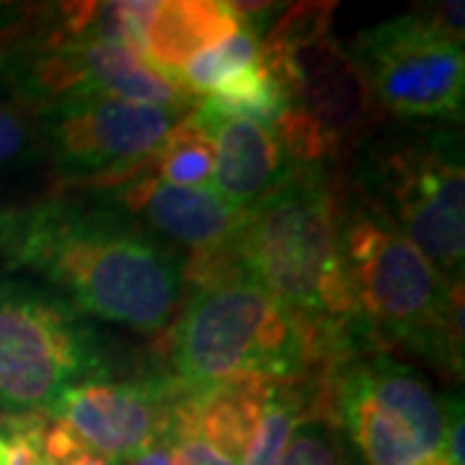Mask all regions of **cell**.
I'll return each mask as SVG.
<instances>
[{
	"mask_svg": "<svg viewBox=\"0 0 465 465\" xmlns=\"http://www.w3.org/2000/svg\"><path fill=\"white\" fill-rule=\"evenodd\" d=\"M0 259L42 277L84 316L161 331L182 311L183 264L99 192L0 210Z\"/></svg>",
	"mask_w": 465,
	"mask_h": 465,
	"instance_id": "cell-1",
	"label": "cell"
},
{
	"mask_svg": "<svg viewBox=\"0 0 465 465\" xmlns=\"http://www.w3.org/2000/svg\"><path fill=\"white\" fill-rule=\"evenodd\" d=\"M339 179L326 163L290 166L243 213L238 264L305 331L372 347L339 249Z\"/></svg>",
	"mask_w": 465,
	"mask_h": 465,
	"instance_id": "cell-2",
	"label": "cell"
},
{
	"mask_svg": "<svg viewBox=\"0 0 465 465\" xmlns=\"http://www.w3.org/2000/svg\"><path fill=\"white\" fill-rule=\"evenodd\" d=\"M339 249L370 339L460 375L463 284L448 282L349 183H339Z\"/></svg>",
	"mask_w": 465,
	"mask_h": 465,
	"instance_id": "cell-3",
	"label": "cell"
},
{
	"mask_svg": "<svg viewBox=\"0 0 465 465\" xmlns=\"http://www.w3.org/2000/svg\"><path fill=\"white\" fill-rule=\"evenodd\" d=\"M357 158L354 189L393 223L452 284H463V140L450 124L414 122L372 133Z\"/></svg>",
	"mask_w": 465,
	"mask_h": 465,
	"instance_id": "cell-4",
	"label": "cell"
},
{
	"mask_svg": "<svg viewBox=\"0 0 465 465\" xmlns=\"http://www.w3.org/2000/svg\"><path fill=\"white\" fill-rule=\"evenodd\" d=\"M171 385L182 396L243 378L295 381L308 370L295 318L249 277L200 287L171 331Z\"/></svg>",
	"mask_w": 465,
	"mask_h": 465,
	"instance_id": "cell-5",
	"label": "cell"
},
{
	"mask_svg": "<svg viewBox=\"0 0 465 465\" xmlns=\"http://www.w3.org/2000/svg\"><path fill=\"white\" fill-rule=\"evenodd\" d=\"M96 329L50 287L0 277V409L47 414L67 391L101 381Z\"/></svg>",
	"mask_w": 465,
	"mask_h": 465,
	"instance_id": "cell-6",
	"label": "cell"
},
{
	"mask_svg": "<svg viewBox=\"0 0 465 465\" xmlns=\"http://www.w3.org/2000/svg\"><path fill=\"white\" fill-rule=\"evenodd\" d=\"M331 414L365 465H450L448 401L388 354L370 349L336 370Z\"/></svg>",
	"mask_w": 465,
	"mask_h": 465,
	"instance_id": "cell-7",
	"label": "cell"
},
{
	"mask_svg": "<svg viewBox=\"0 0 465 465\" xmlns=\"http://www.w3.org/2000/svg\"><path fill=\"white\" fill-rule=\"evenodd\" d=\"M351 57L382 112L430 124L463 116V42L445 29L437 8L367 29Z\"/></svg>",
	"mask_w": 465,
	"mask_h": 465,
	"instance_id": "cell-8",
	"label": "cell"
},
{
	"mask_svg": "<svg viewBox=\"0 0 465 465\" xmlns=\"http://www.w3.org/2000/svg\"><path fill=\"white\" fill-rule=\"evenodd\" d=\"M182 116L114 96H81L42 112L47 163L67 182L114 186L148 168Z\"/></svg>",
	"mask_w": 465,
	"mask_h": 465,
	"instance_id": "cell-9",
	"label": "cell"
},
{
	"mask_svg": "<svg viewBox=\"0 0 465 465\" xmlns=\"http://www.w3.org/2000/svg\"><path fill=\"white\" fill-rule=\"evenodd\" d=\"M173 396L168 381H91L67 391L52 416L85 448L119 465L166 434Z\"/></svg>",
	"mask_w": 465,
	"mask_h": 465,
	"instance_id": "cell-10",
	"label": "cell"
},
{
	"mask_svg": "<svg viewBox=\"0 0 465 465\" xmlns=\"http://www.w3.org/2000/svg\"><path fill=\"white\" fill-rule=\"evenodd\" d=\"M96 192L150 235L189 246L192 253L228 243L243 223V213L225 204L213 189L161 182L153 173V163L130 179Z\"/></svg>",
	"mask_w": 465,
	"mask_h": 465,
	"instance_id": "cell-11",
	"label": "cell"
},
{
	"mask_svg": "<svg viewBox=\"0 0 465 465\" xmlns=\"http://www.w3.org/2000/svg\"><path fill=\"white\" fill-rule=\"evenodd\" d=\"M287 88L292 104L316 119L333 150L349 145L357 134H367L378 109L351 52L329 36L290 60Z\"/></svg>",
	"mask_w": 465,
	"mask_h": 465,
	"instance_id": "cell-12",
	"label": "cell"
},
{
	"mask_svg": "<svg viewBox=\"0 0 465 465\" xmlns=\"http://www.w3.org/2000/svg\"><path fill=\"white\" fill-rule=\"evenodd\" d=\"M189 116L213 137L215 145L210 176L215 183L213 192L232 210L249 213L284 171L282 153L272 130L251 119L213 114L200 104Z\"/></svg>",
	"mask_w": 465,
	"mask_h": 465,
	"instance_id": "cell-13",
	"label": "cell"
},
{
	"mask_svg": "<svg viewBox=\"0 0 465 465\" xmlns=\"http://www.w3.org/2000/svg\"><path fill=\"white\" fill-rule=\"evenodd\" d=\"M243 26L235 3L166 0L158 3L143 34V57L161 75L179 84L183 65ZM182 85V84H179Z\"/></svg>",
	"mask_w": 465,
	"mask_h": 465,
	"instance_id": "cell-14",
	"label": "cell"
},
{
	"mask_svg": "<svg viewBox=\"0 0 465 465\" xmlns=\"http://www.w3.org/2000/svg\"><path fill=\"white\" fill-rule=\"evenodd\" d=\"M200 106L220 116L251 119L269 130L284 114V109L292 106V96L284 88L282 81L259 57L256 65L235 75L217 94L202 99Z\"/></svg>",
	"mask_w": 465,
	"mask_h": 465,
	"instance_id": "cell-15",
	"label": "cell"
},
{
	"mask_svg": "<svg viewBox=\"0 0 465 465\" xmlns=\"http://www.w3.org/2000/svg\"><path fill=\"white\" fill-rule=\"evenodd\" d=\"M47 163L42 112L0 84V182Z\"/></svg>",
	"mask_w": 465,
	"mask_h": 465,
	"instance_id": "cell-16",
	"label": "cell"
},
{
	"mask_svg": "<svg viewBox=\"0 0 465 465\" xmlns=\"http://www.w3.org/2000/svg\"><path fill=\"white\" fill-rule=\"evenodd\" d=\"M259 57H262L259 36L243 24L238 32H232L220 45L192 57L183 65L179 84L189 96H204L207 99V96L217 94L228 81H232L235 75H241L243 70L256 65Z\"/></svg>",
	"mask_w": 465,
	"mask_h": 465,
	"instance_id": "cell-17",
	"label": "cell"
},
{
	"mask_svg": "<svg viewBox=\"0 0 465 465\" xmlns=\"http://www.w3.org/2000/svg\"><path fill=\"white\" fill-rule=\"evenodd\" d=\"M215 145L213 137L186 114L166 134L153 158V173L176 186H204L213 176Z\"/></svg>",
	"mask_w": 465,
	"mask_h": 465,
	"instance_id": "cell-18",
	"label": "cell"
},
{
	"mask_svg": "<svg viewBox=\"0 0 465 465\" xmlns=\"http://www.w3.org/2000/svg\"><path fill=\"white\" fill-rule=\"evenodd\" d=\"M280 465H354V458L336 421L302 416L287 440Z\"/></svg>",
	"mask_w": 465,
	"mask_h": 465,
	"instance_id": "cell-19",
	"label": "cell"
},
{
	"mask_svg": "<svg viewBox=\"0 0 465 465\" xmlns=\"http://www.w3.org/2000/svg\"><path fill=\"white\" fill-rule=\"evenodd\" d=\"M163 440H166L168 455H171L173 465H238L231 455H225L213 442H207L197 430H192L173 411L168 416Z\"/></svg>",
	"mask_w": 465,
	"mask_h": 465,
	"instance_id": "cell-20",
	"label": "cell"
},
{
	"mask_svg": "<svg viewBox=\"0 0 465 465\" xmlns=\"http://www.w3.org/2000/svg\"><path fill=\"white\" fill-rule=\"evenodd\" d=\"M119 465H173L171 455H168V445L163 437H158L155 442H150L148 448H143L140 452H134L133 458L122 460Z\"/></svg>",
	"mask_w": 465,
	"mask_h": 465,
	"instance_id": "cell-21",
	"label": "cell"
},
{
	"mask_svg": "<svg viewBox=\"0 0 465 465\" xmlns=\"http://www.w3.org/2000/svg\"><path fill=\"white\" fill-rule=\"evenodd\" d=\"M0 465H8V458H5V442L0 437Z\"/></svg>",
	"mask_w": 465,
	"mask_h": 465,
	"instance_id": "cell-22",
	"label": "cell"
}]
</instances>
